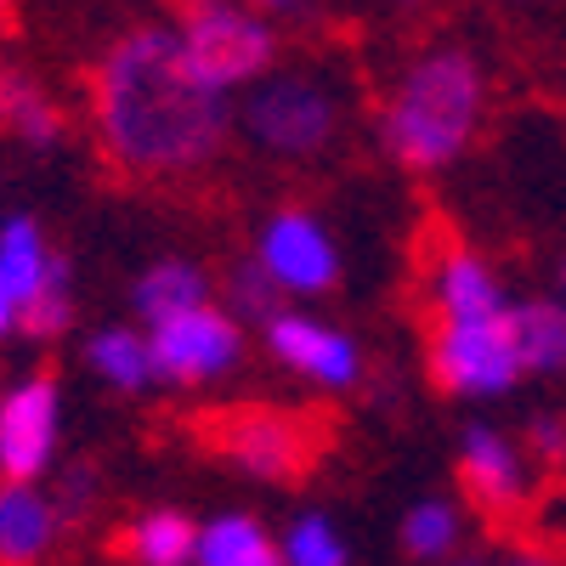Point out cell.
<instances>
[{
  "instance_id": "obj_1",
  "label": "cell",
  "mask_w": 566,
  "mask_h": 566,
  "mask_svg": "<svg viewBox=\"0 0 566 566\" xmlns=\"http://www.w3.org/2000/svg\"><path fill=\"white\" fill-rule=\"evenodd\" d=\"M97 136L130 176H187L221 154L232 103L210 91L181 57L176 29H130L108 45L91 80Z\"/></svg>"
},
{
  "instance_id": "obj_2",
  "label": "cell",
  "mask_w": 566,
  "mask_h": 566,
  "mask_svg": "<svg viewBox=\"0 0 566 566\" xmlns=\"http://www.w3.org/2000/svg\"><path fill=\"white\" fill-rule=\"evenodd\" d=\"M482 103H488V85L476 57L459 52V45H437V52H424L402 69L380 114V142L408 170H442L470 148V136L482 125Z\"/></svg>"
},
{
  "instance_id": "obj_3",
  "label": "cell",
  "mask_w": 566,
  "mask_h": 566,
  "mask_svg": "<svg viewBox=\"0 0 566 566\" xmlns=\"http://www.w3.org/2000/svg\"><path fill=\"white\" fill-rule=\"evenodd\" d=\"M239 125L261 154L312 159L340 130V97L317 74H266L250 85Z\"/></svg>"
},
{
  "instance_id": "obj_4",
  "label": "cell",
  "mask_w": 566,
  "mask_h": 566,
  "mask_svg": "<svg viewBox=\"0 0 566 566\" xmlns=\"http://www.w3.org/2000/svg\"><path fill=\"white\" fill-rule=\"evenodd\" d=\"M176 40H181L187 69L210 91H221V97L266 80L277 57V29L250 7H193V12H181Z\"/></svg>"
},
{
  "instance_id": "obj_5",
  "label": "cell",
  "mask_w": 566,
  "mask_h": 566,
  "mask_svg": "<svg viewBox=\"0 0 566 566\" xmlns=\"http://www.w3.org/2000/svg\"><path fill=\"white\" fill-rule=\"evenodd\" d=\"M431 374L453 397H504L515 380H522L510 312L504 317H476V323H437Z\"/></svg>"
},
{
  "instance_id": "obj_6",
  "label": "cell",
  "mask_w": 566,
  "mask_h": 566,
  "mask_svg": "<svg viewBox=\"0 0 566 566\" xmlns=\"http://www.w3.org/2000/svg\"><path fill=\"white\" fill-rule=\"evenodd\" d=\"M148 352H154V380L176 386H210L221 374L239 368L244 357V323L227 306H193L159 328H148Z\"/></svg>"
},
{
  "instance_id": "obj_7",
  "label": "cell",
  "mask_w": 566,
  "mask_h": 566,
  "mask_svg": "<svg viewBox=\"0 0 566 566\" xmlns=\"http://www.w3.org/2000/svg\"><path fill=\"white\" fill-rule=\"evenodd\" d=\"M63 442V391L52 374H29L0 391V482H40Z\"/></svg>"
},
{
  "instance_id": "obj_8",
  "label": "cell",
  "mask_w": 566,
  "mask_h": 566,
  "mask_svg": "<svg viewBox=\"0 0 566 566\" xmlns=\"http://www.w3.org/2000/svg\"><path fill=\"white\" fill-rule=\"evenodd\" d=\"M255 266L277 295H323L340 283V244L312 210H277L255 239Z\"/></svg>"
},
{
  "instance_id": "obj_9",
  "label": "cell",
  "mask_w": 566,
  "mask_h": 566,
  "mask_svg": "<svg viewBox=\"0 0 566 566\" xmlns=\"http://www.w3.org/2000/svg\"><path fill=\"white\" fill-rule=\"evenodd\" d=\"M266 346L283 368H295L301 380L323 386V391H352L363 380V352L346 328L317 323L306 312H277L266 323Z\"/></svg>"
},
{
  "instance_id": "obj_10",
  "label": "cell",
  "mask_w": 566,
  "mask_h": 566,
  "mask_svg": "<svg viewBox=\"0 0 566 566\" xmlns=\"http://www.w3.org/2000/svg\"><path fill=\"white\" fill-rule=\"evenodd\" d=\"M244 476L261 482H283V476H301L306 459H312V431L290 413H239L221 424V442H216Z\"/></svg>"
},
{
  "instance_id": "obj_11",
  "label": "cell",
  "mask_w": 566,
  "mask_h": 566,
  "mask_svg": "<svg viewBox=\"0 0 566 566\" xmlns=\"http://www.w3.org/2000/svg\"><path fill=\"white\" fill-rule=\"evenodd\" d=\"M459 476H464V493L488 515H510V510L527 504V459L504 431H493V424H470L464 431Z\"/></svg>"
},
{
  "instance_id": "obj_12",
  "label": "cell",
  "mask_w": 566,
  "mask_h": 566,
  "mask_svg": "<svg viewBox=\"0 0 566 566\" xmlns=\"http://www.w3.org/2000/svg\"><path fill=\"white\" fill-rule=\"evenodd\" d=\"M431 306L437 323H476V317H504V283L476 250H448L431 272Z\"/></svg>"
},
{
  "instance_id": "obj_13",
  "label": "cell",
  "mask_w": 566,
  "mask_h": 566,
  "mask_svg": "<svg viewBox=\"0 0 566 566\" xmlns=\"http://www.w3.org/2000/svg\"><path fill=\"white\" fill-rule=\"evenodd\" d=\"M63 515L45 488L0 482V566H40L57 544Z\"/></svg>"
},
{
  "instance_id": "obj_14",
  "label": "cell",
  "mask_w": 566,
  "mask_h": 566,
  "mask_svg": "<svg viewBox=\"0 0 566 566\" xmlns=\"http://www.w3.org/2000/svg\"><path fill=\"white\" fill-rule=\"evenodd\" d=\"M130 306H136V317L148 323V328H159V323H170V317H181V312H193V306H210V277H205L199 261L165 255V261H154L148 272L136 277Z\"/></svg>"
},
{
  "instance_id": "obj_15",
  "label": "cell",
  "mask_w": 566,
  "mask_h": 566,
  "mask_svg": "<svg viewBox=\"0 0 566 566\" xmlns=\"http://www.w3.org/2000/svg\"><path fill=\"white\" fill-rule=\"evenodd\" d=\"M510 335L522 374H566V306L549 295L538 301H515L510 306Z\"/></svg>"
},
{
  "instance_id": "obj_16",
  "label": "cell",
  "mask_w": 566,
  "mask_h": 566,
  "mask_svg": "<svg viewBox=\"0 0 566 566\" xmlns=\"http://www.w3.org/2000/svg\"><path fill=\"white\" fill-rule=\"evenodd\" d=\"M193 566H283V560H277V538L255 515L232 510V515H216V522L199 527Z\"/></svg>"
},
{
  "instance_id": "obj_17",
  "label": "cell",
  "mask_w": 566,
  "mask_h": 566,
  "mask_svg": "<svg viewBox=\"0 0 566 566\" xmlns=\"http://www.w3.org/2000/svg\"><path fill=\"white\" fill-rule=\"evenodd\" d=\"M85 363H91V374H97L103 386H114V391H142V386H154L148 335H142V328H130V323L97 328V335L85 340Z\"/></svg>"
},
{
  "instance_id": "obj_18",
  "label": "cell",
  "mask_w": 566,
  "mask_h": 566,
  "mask_svg": "<svg viewBox=\"0 0 566 566\" xmlns=\"http://www.w3.org/2000/svg\"><path fill=\"white\" fill-rule=\"evenodd\" d=\"M52 266H57V250L45 244V232H40L29 216L0 221V277H7V290L23 301V312H29V301L45 290Z\"/></svg>"
},
{
  "instance_id": "obj_19",
  "label": "cell",
  "mask_w": 566,
  "mask_h": 566,
  "mask_svg": "<svg viewBox=\"0 0 566 566\" xmlns=\"http://www.w3.org/2000/svg\"><path fill=\"white\" fill-rule=\"evenodd\" d=\"M199 527L181 510H148L125 527V555L136 566H193Z\"/></svg>"
},
{
  "instance_id": "obj_20",
  "label": "cell",
  "mask_w": 566,
  "mask_h": 566,
  "mask_svg": "<svg viewBox=\"0 0 566 566\" xmlns=\"http://www.w3.org/2000/svg\"><path fill=\"white\" fill-rule=\"evenodd\" d=\"M464 538V510L453 499H419L402 515V549L413 560H448Z\"/></svg>"
},
{
  "instance_id": "obj_21",
  "label": "cell",
  "mask_w": 566,
  "mask_h": 566,
  "mask_svg": "<svg viewBox=\"0 0 566 566\" xmlns=\"http://www.w3.org/2000/svg\"><path fill=\"white\" fill-rule=\"evenodd\" d=\"M0 119H7L23 142H34V148H45V142L63 136L57 103L45 97L40 85H29L23 74H0Z\"/></svg>"
},
{
  "instance_id": "obj_22",
  "label": "cell",
  "mask_w": 566,
  "mask_h": 566,
  "mask_svg": "<svg viewBox=\"0 0 566 566\" xmlns=\"http://www.w3.org/2000/svg\"><path fill=\"white\" fill-rule=\"evenodd\" d=\"M277 560L283 566H346L352 549H346V533L328 522L323 510H306L290 522V533L277 538Z\"/></svg>"
},
{
  "instance_id": "obj_23",
  "label": "cell",
  "mask_w": 566,
  "mask_h": 566,
  "mask_svg": "<svg viewBox=\"0 0 566 566\" xmlns=\"http://www.w3.org/2000/svg\"><path fill=\"white\" fill-rule=\"evenodd\" d=\"M74 323V277H69V261L57 255V266H52V277H45V290L29 301V312H23V335H34V340H57L63 328Z\"/></svg>"
},
{
  "instance_id": "obj_24",
  "label": "cell",
  "mask_w": 566,
  "mask_h": 566,
  "mask_svg": "<svg viewBox=\"0 0 566 566\" xmlns=\"http://www.w3.org/2000/svg\"><path fill=\"white\" fill-rule=\"evenodd\" d=\"M277 290H272V277L255 266V261H244L239 272L227 277V312L232 317H261V323H272L277 317Z\"/></svg>"
},
{
  "instance_id": "obj_25",
  "label": "cell",
  "mask_w": 566,
  "mask_h": 566,
  "mask_svg": "<svg viewBox=\"0 0 566 566\" xmlns=\"http://www.w3.org/2000/svg\"><path fill=\"white\" fill-rule=\"evenodd\" d=\"M527 448L549 464L566 459V413H533L527 419Z\"/></svg>"
},
{
  "instance_id": "obj_26",
  "label": "cell",
  "mask_w": 566,
  "mask_h": 566,
  "mask_svg": "<svg viewBox=\"0 0 566 566\" xmlns=\"http://www.w3.org/2000/svg\"><path fill=\"white\" fill-rule=\"evenodd\" d=\"M85 499H91V470H85V464H74L69 476H63V488L52 493V504H57V515L69 522V515H80V510H85Z\"/></svg>"
},
{
  "instance_id": "obj_27",
  "label": "cell",
  "mask_w": 566,
  "mask_h": 566,
  "mask_svg": "<svg viewBox=\"0 0 566 566\" xmlns=\"http://www.w3.org/2000/svg\"><path fill=\"white\" fill-rule=\"evenodd\" d=\"M18 323H23V301H18V295L7 290V277H0V340H7Z\"/></svg>"
},
{
  "instance_id": "obj_28",
  "label": "cell",
  "mask_w": 566,
  "mask_h": 566,
  "mask_svg": "<svg viewBox=\"0 0 566 566\" xmlns=\"http://www.w3.org/2000/svg\"><path fill=\"white\" fill-rule=\"evenodd\" d=\"M555 290H560V295H555V301H560V306H566V261H560V272H555Z\"/></svg>"
},
{
  "instance_id": "obj_29",
  "label": "cell",
  "mask_w": 566,
  "mask_h": 566,
  "mask_svg": "<svg viewBox=\"0 0 566 566\" xmlns=\"http://www.w3.org/2000/svg\"><path fill=\"white\" fill-rule=\"evenodd\" d=\"M510 566H555V560H544V555H522V560H510Z\"/></svg>"
}]
</instances>
